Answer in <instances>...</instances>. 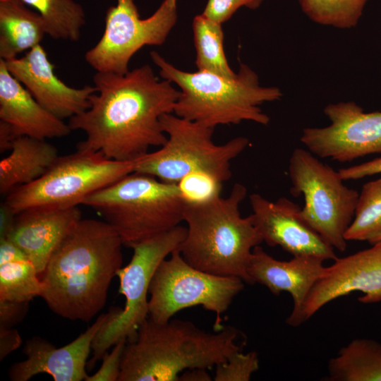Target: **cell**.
I'll return each mask as SVG.
<instances>
[{"label":"cell","mask_w":381,"mask_h":381,"mask_svg":"<svg viewBox=\"0 0 381 381\" xmlns=\"http://www.w3.org/2000/svg\"><path fill=\"white\" fill-rule=\"evenodd\" d=\"M29 301H0V327L13 328L25 318Z\"/></svg>","instance_id":"obj_33"},{"label":"cell","mask_w":381,"mask_h":381,"mask_svg":"<svg viewBox=\"0 0 381 381\" xmlns=\"http://www.w3.org/2000/svg\"><path fill=\"white\" fill-rule=\"evenodd\" d=\"M222 182L205 172H195L182 178L177 183L186 204H202L221 195Z\"/></svg>","instance_id":"obj_29"},{"label":"cell","mask_w":381,"mask_h":381,"mask_svg":"<svg viewBox=\"0 0 381 381\" xmlns=\"http://www.w3.org/2000/svg\"><path fill=\"white\" fill-rule=\"evenodd\" d=\"M59 157L56 147L29 136L17 138L10 153L0 161V193L8 195L16 187L40 178Z\"/></svg>","instance_id":"obj_21"},{"label":"cell","mask_w":381,"mask_h":381,"mask_svg":"<svg viewBox=\"0 0 381 381\" xmlns=\"http://www.w3.org/2000/svg\"><path fill=\"white\" fill-rule=\"evenodd\" d=\"M17 138L12 127L7 122L0 120V152L10 151Z\"/></svg>","instance_id":"obj_37"},{"label":"cell","mask_w":381,"mask_h":381,"mask_svg":"<svg viewBox=\"0 0 381 381\" xmlns=\"http://www.w3.org/2000/svg\"><path fill=\"white\" fill-rule=\"evenodd\" d=\"M20 0H0V59L17 58L40 44L46 32L41 16Z\"/></svg>","instance_id":"obj_22"},{"label":"cell","mask_w":381,"mask_h":381,"mask_svg":"<svg viewBox=\"0 0 381 381\" xmlns=\"http://www.w3.org/2000/svg\"><path fill=\"white\" fill-rule=\"evenodd\" d=\"M247 194L235 183L227 197L202 204H186V234L177 250L193 267L221 276L241 278L251 284L248 266L253 248L262 242L251 215L242 217L239 207Z\"/></svg>","instance_id":"obj_4"},{"label":"cell","mask_w":381,"mask_h":381,"mask_svg":"<svg viewBox=\"0 0 381 381\" xmlns=\"http://www.w3.org/2000/svg\"><path fill=\"white\" fill-rule=\"evenodd\" d=\"M250 214L262 242L280 246L292 256L315 255L334 260V249L303 219L301 208L287 198L271 201L258 193L249 196Z\"/></svg>","instance_id":"obj_15"},{"label":"cell","mask_w":381,"mask_h":381,"mask_svg":"<svg viewBox=\"0 0 381 381\" xmlns=\"http://www.w3.org/2000/svg\"><path fill=\"white\" fill-rule=\"evenodd\" d=\"M80 219L78 207L28 208L15 215L7 238L27 255L40 276L55 249Z\"/></svg>","instance_id":"obj_19"},{"label":"cell","mask_w":381,"mask_h":381,"mask_svg":"<svg viewBox=\"0 0 381 381\" xmlns=\"http://www.w3.org/2000/svg\"><path fill=\"white\" fill-rule=\"evenodd\" d=\"M116 308L99 315L85 332L62 347L56 348L40 337L28 339L23 349L26 358L11 365L8 370L10 380L28 381L36 375L46 373L55 381L85 380L93 340Z\"/></svg>","instance_id":"obj_16"},{"label":"cell","mask_w":381,"mask_h":381,"mask_svg":"<svg viewBox=\"0 0 381 381\" xmlns=\"http://www.w3.org/2000/svg\"><path fill=\"white\" fill-rule=\"evenodd\" d=\"M96 92L90 107L68 120L71 131H81L77 149L102 152L109 159L135 161L154 146H162L167 135L161 117L174 112L180 91L160 80L148 64L125 74L96 72Z\"/></svg>","instance_id":"obj_1"},{"label":"cell","mask_w":381,"mask_h":381,"mask_svg":"<svg viewBox=\"0 0 381 381\" xmlns=\"http://www.w3.org/2000/svg\"><path fill=\"white\" fill-rule=\"evenodd\" d=\"M150 55L161 78L180 88L173 113L212 128L243 121L267 126L270 119L260 106L283 95L277 87L262 86L258 74L243 64L236 76L228 78L205 71H184L156 51Z\"/></svg>","instance_id":"obj_5"},{"label":"cell","mask_w":381,"mask_h":381,"mask_svg":"<svg viewBox=\"0 0 381 381\" xmlns=\"http://www.w3.org/2000/svg\"><path fill=\"white\" fill-rule=\"evenodd\" d=\"M126 339H121L114 345L111 352L107 351L102 356L99 369L93 375H87L85 381H118L121 358Z\"/></svg>","instance_id":"obj_32"},{"label":"cell","mask_w":381,"mask_h":381,"mask_svg":"<svg viewBox=\"0 0 381 381\" xmlns=\"http://www.w3.org/2000/svg\"><path fill=\"white\" fill-rule=\"evenodd\" d=\"M123 246L106 221L80 219L40 274V297L61 318L90 321L105 306L111 282L122 267Z\"/></svg>","instance_id":"obj_2"},{"label":"cell","mask_w":381,"mask_h":381,"mask_svg":"<svg viewBox=\"0 0 381 381\" xmlns=\"http://www.w3.org/2000/svg\"><path fill=\"white\" fill-rule=\"evenodd\" d=\"M42 290L40 274L29 259L0 265V301L30 302Z\"/></svg>","instance_id":"obj_28"},{"label":"cell","mask_w":381,"mask_h":381,"mask_svg":"<svg viewBox=\"0 0 381 381\" xmlns=\"http://www.w3.org/2000/svg\"><path fill=\"white\" fill-rule=\"evenodd\" d=\"M264 0H208L202 13L224 23L241 7L251 10L258 8Z\"/></svg>","instance_id":"obj_31"},{"label":"cell","mask_w":381,"mask_h":381,"mask_svg":"<svg viewBox=\"0 0 381 381\" xmlns=\"http://www.w3.org/2000/svg\"><path fill=\"white\" fill-rule=\"evenodd\" d=\"M177 18V0H163L145 19L140 18L134 0H116V4L107 10L103 34L85 53V61L96 72L125 74L138 51L164 43Z\"/></svg>","instance_id":"obj_12"},{"label":"cell","mask_w":381,"mask_h":381,"mask_svg":"<svg viewBox=\"0 0 381 381\" xmlns=\"http://www.w3.org/2000/svg\"><path fill=\"white\" fill-rule=\"evenodd\" d=\"M83 204L99 212L131 248L180 225L186 206L176 183L135 171L90 195Z\"/></svg>","instance_id":"obj_6"},{"label":"cell","mask_w":381,"mask_h":381,"mask_svg":"<svg viewBox=\"0 0 381 381\" xmlns=\"http://www.w3.org/2000/svg\"><path fill=\"white\" fill-rule=\"evenodd\" d=\"M0 120L18 137L41 140L62 138L72 131L68 123L40 104L7 70L0 59Z\"/></svg>","instance_id":"obj_20"},{"label":"cell","mask_w":381,"mask_h":381,"mask_svg":"<svg viewBox=\"0 0 381 381\" xmlns=\"http://www.w3.org/2000/svg\"><path fill=\"white\" fill-rule=\"evenodd\" d=\"M327 380L381 381V343L357 338L329 359Z\"/></svg>","instance_id":"obj_23"},{"label":"cell","mask_w":381,"mask_h":381,"mask_svg":"<svg viewBox=\"0 0 381 381\" xmlns=\"http://www.w3.org/2000/svg\"><path fill=\"white\" fill-rule=\"evenodd\" d=\"M211 376L205 368H193L185 370L179 375V381H210Z\"/></svg>","instance_id":"obj_38"},{"label":"cell","mask_w":381,"mask_h":381,"mask_svg":"<svg viewBox=\"0 0 381 381\" xmlns=\"http://www.w3.org/2000/svg\"><path fill=\"white\" fill-rule=\"evenodd\" d=\"M192 27L198 71L228 78L236 76V73L230 67L226 57L222 23L201 13L195 16Z\"/></svg>","instance_id":"obj_24"},{"label":"cell","mask_w":381,"mask_h":381,"mask_svg":"<svg viewBox=\"0 0 381 381\" xmlns=\"http://www.w3.org/2000/svg\"><path fill=\"white\" fill-rule=\"evenodd\" d=\"M29 259L27 255L8 238H0V265Z\"/></svg>","instance_id":"obj_36"},{"label":"cell","mask_w":381,"mask_h":381,"mask_svg":"<svg viewBox=\"0 0 381 381\" xmlns=\"http://www.w3.org/2000/svg\"><path fill=\"white\" fill-rule=\"evenodd\" d=\"M338 171L344 181L358 180L381 174V157L362 164L341 168Z\"/></svg>","instance_id":"obj_34"},{"label":"cell","mask_w":381,"mask_h":381,"mask_svg":"<svg viewBox=\"0 0 381 381\" xmlns=\"http://www.w3.org/2000/svg\"><path fill=\"white\" fill-rule=\"evenodd\" d=\"M323 111L330 124L306 128L300 138L313 154L343 163L381 153V111L365 112L352 101L329 104Z\"/></svg>","instance_id":"obj_13"},{"label":"cell","mask_w":381,"mask_h":381,"mask_svg":"<svg viewBox=\"0 0 381 381\" xmlns=\"http://www.w3.org/2000/svg\"><path fill=\"white\" fill-rule=\"evenodd\" d=\"M42 18L46 32L54 40L78 42L86 18L83 7L75 0H20Z\"/></svg>","instance_id":"obj_25"},{"label":"cell","mask_w":381,"mask_h":381,"mask_svg":"<svg viewBox=\"0 0 381 381\" xmlns=\"http://www.w3.org/2000/svg\"><path fill=\"white\" fill-rule=\"evenodd\" d=\"M345 238L370 244L381 240V178L363 186Z\"/></svg>","instance_id":"obj_26"},{"label":"cell","mask_w":381,"mask_h":381,"mask_svg":"<svg viewBox=\"0 0 381 381\" xmlns=\"http://www.w3.org/2000/svg\"><path fill=\"white\" fill-rule=\"evenodd\" d=\"M166 143L157 151L134 161V171L162 181L177 183L185 176L205 172L221 182L231 177V162L249 145L243 136L222 145L214 143V129L199 123L165 114L160 119Z\"/></svg>","instance_id":"obj_7"},{"label":"cell","mask_w":381,"mask_h":381,"mask_svg":"<svg viewBox=\"0 0 381 381\" xmlns=\"http://www.w3.org/2000/svg\"><path fill=\"white\" fill-rule=\"evenodd\" d=\"M325 261L315 255H297L289 260H279L257 246L252 251L248 274L252 284L266 286L274 295L284 291L291 295L293 308L286 323L297 327L304 322V303L325 270Z\"/></svg>","instance_id":"obj_18"},{"label":"cell","mask_w":381,"mask_h":381,"mask_svg":"<svg viewBox=\"0 0 381 381\" xmlns=\"http://www.w3.org/2000/svg\"><path fill=\"white\" fill-rule=\"evenodd\" d=\"M289 174L291 193L303 196V219L331 247L345 251V233L353 220L359 193L345 186L338 171L308 150H294Z\"/></svg>","instance_id":"obj_9"},{"label":"cell","mask_w":381,"mask_h":381,"mask_svg":"<svg viewBox=\"0 0 381 381\" xmlns=\"http://www.w3.org/2000/svg\"><path fill=\"white\" fill-rule=\"evenodd\" d=\"M370 0H298L303 13L313 22L339 29L356 27Z\"/></svg>","instance_id":"obj_27"},{"label":"cell","mask_w":381,"mask_h":381,"mask_svg":"<svg viewBox=\"0 0 381 381\" xmlns=\"http://www.w3.org/2000/svg\"><path fill=\"white\" fill-rule=\"evenodd\" d=\"M234 328L206 332L190 321L149 317L128 339L118 381H179L183 371L208 369L241 351Z\"/></svg>","instance_id":"obj_3"},{"label":"cell","mask_w":381,"mask_h":381,"mask_svg":"<svg viewBox=\"0 0 381 381\" xmlns=\"http://www.w3.org/2000/svg\"><path fill=\"white\" fill-rule=\"evenodd\" d=\"M4 62L9 73L40 104L63 120L87 109L90 96L96 92L94 85L75 88L60 80L54 73V65L41 44L26 52L21 57Z\"/></svg>","instance_id":"obj_17"},{"label":"cell","mask_w":381,"mask_h":381,"mask_svg":"<svg viewBox=\"0 0 381 381\" xmlns=\"http://www.w3.org/2000/svg\"><path fill=\"white\" fill-rule=\"evenodd\" d=\"M239 277L221 276L198 270L188 264L175 250L157 269L149 290L148 317L166 322L183 309L202 306L217 315L225 313L243 290Z\"/></svg>","instance_id":"obj_11"},{"label":"cell","mask_w":381,"mask_h":381,"mask_svg":"<svg viewBox=\"0 0 381 381\" xmlns=\"http://www.w3.org/2000/svg\"><path fill=\"white\" fill-rule=\"evenodd\" d=\"M186 234V227L179 225L132 248L131 261L116 273L119 293L126 299L125 306L123 309L116 307L97 332L92 344V357L87 368L94 367L117 341L133 337L148 318L147 296L153 276L161 262L179 248Z\"/></svg>","instance_id":"obj_10"},{"label":"cell","mask_w":381,"mask_h":381,"mask_svg":"<svg viewBox=\"0 0 381 381\" xmlns=\"http://www.w3.org/2000/svg\"><path fill=\"white\" fill-rule=\"evenodd\" d=\"M134 161L109 159L100 152L77 149L59 156L36 181L14 188L4 202L13 214L35 207H78L90 195L134 172Z\"/></svg>","instance_id":"obj_8"},{"label":"cell","mask_w":381,"mask_h":381,"mask_svg":"<svg viewBox=\"0 0 381 381\" xmlns=\"http://www.w3.org/2000/svg\"><path fill=\"white\" fill-rule=\"evenodd\" d=\"M259 369V358L255 351L244 353L241 351L231 353L227 359L216 365L214 381H248Z\"/></svg>","instance_id":"obj_30"},{"label":"cell","mask_w":381,"mask_h":381,"mask_svg":"<svg viewBox=\"0 0 381 381\" xmlns=\"http://www.w3.org/2000/svg\"><path fill=\"white\" fill-rule=\"evenodd\" d=\"M353 291L362 294L361 303L381 301V240L325 266L304 303V322L328 303Z\"/></svg>","instance_id":"obj_14"},{"label":"cell","mask_w":381,"mask_h":381,"mask_svg":"<svg viewBox=\"0 0 381 381\" xmlns=\"http://www.w3.org/2000/svg\"><path fill=\"white\" fill-rule=\"evenodd\" d=\"M22 344V339L14 328L0 327V360L4 359L8 354L18 349Z\"/></svg>","instance_id":"obj_35"}]
</instances>
